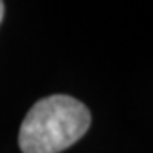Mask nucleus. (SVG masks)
<instances>
[{
    "instance_id": "nucleus-1",
    "label": "nucleus",
    "mask_w": 153,
    "mask_h": 153,
    "mask_svg": "<svg viewBox=\"0 0 153 153\" xmlns=\"http://www.w3.org/2000/svg\"><path fill=\"white\" fill-rule=\"evenodd\" d=\"M90 112L70 95H51L31 107L19 131L22 153H60L87 133Z\"/></svg>"
},
{
    "instance_id": "nucleus-2",
    "label": "nucleus",
    "mask_w": 153,
    "mask_h": 153,
    "mask_svg": "<svg viewBox=\"0 0 153 153\" xmlns=\"http://www.w3.org/2000/svg\"><path fill=\"white\" fill-rule=\"evenodd\" d=\"M4 10H5V5H4V2H0V22L4 19Z\"/></svg>"
}]
</instances>
